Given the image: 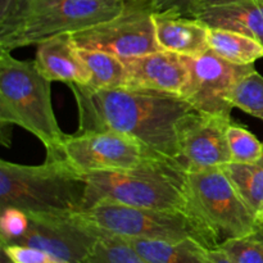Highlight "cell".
<instances>
[{"mask_svg":"<svg viewBox=\"0 0 263 263\" xmlns=\"http://www.w3.org/2000/svg\"><path fill=\"white\" fill-rule=\"evenodd\" d=\"M152 0H128L120 14L71 33L79 49H91L130 59L161 50L156 39Z\"/></svg>","mask_w":263,"mask_h":263,"instance_id":"cell-9","label":"cell"},{"mask_svg":"<svg viewBox=\"0 0 263 263\" xmlns=\"http://www.w3.org/2000/svg\"><path fill=\"white\" fill-rule=\"evenodd\" d=\"M154 27L161 50L187 57L200 55L210 50V27L197 18L171 12H156Z\"/></svg>","mask_w":263,"mask_h":263,"instance_id":"cell-15","label":"cell"},{"mask_svg":"<svg viewBox=\"0 0 263 263\" xmlns=\"http://www.w3.org/2000/svg\"><path fill=\"white\" fill-rule=\"evenodd\" d=\"M68 86L79 113L77 133L125 134L180 162L176 126L182 116L194 109L184 98L133 87L92 90L79 84Z\"/></svg>","mask_w":263,"mask_h":263,"instance_id":"cell-1","label":"cell"},{"mask_svg":"<svg viewBox=\"0 0 263 263\" xmlns=\"http://www.w3.org/2000/svg\"><path fill=\"white\" fill-rule=\"evenodd\" d=\"M231 162L251 163L263 156V143L258 140L244 125L231 121L226 130Z\"/></svg>","mask_w":263,"mask_h":263,"instance_id":"cell-23","label":"cell"},{"mask_svg":"<svg viewBox=\"0 0 263 263\" xmlns=\"http://www.w3.org/2000/svg\"><path fill=\"white\" fill-rule=\"evenodd\" d=\"M35 62L49 81L67 85L89 84L90 73L71 33H62L37 44Z\"/></svg>","mask_w":263,"mask_h":263,"instance_id":"cell-14","label":"cell"},{"mask_svg":"<svg viewBox=\"0 0 263 263\" xmlns=\"http://www.w3.org/2000/svg\"><path fill=\"white\" fill-rule=\"evenodd\" d=\"M86 192L81 211L98 203L135 208L189 212L186 168L179 161L159 157L130 170L85 175Z\"/></svg>","mask_w":263,"mask_h":263,"instance_id":"cell-2","label":"cell"},{"mask_svg":"<svg viewBox=\"0 0 263 263\" xmlns=\"http://www.w3.org/2000/svg\"><path fill=\"white\" fill-rule=\"evenodd\" d=\"M212 28L235 31L263 44V0H235L195 9L190 14Z\"/></svg>","mask_w":263,"mask_h":263,"instance_id":"cell-16","label":"cell"},{"mask_svg":"<svg viewBox=\"0 0 263 263\" xmlns=\"http://www.w3.org/2000/svg\"><path fill=\"white\" fill-rule=\"evenodd\" d=\"M230 2H235V0H194V2H193L192 13L194 12L195 9H200V8L211 7V5L225 4V3H230ZM192 13H190V14H192Z\"/></svg>","mask_w":263,"mask_h":263,"instance_id":"cell-30","label":"cell"},{"mask_svg":"<svg viewBox=\"0 0 263 263\" xmlns=\"http://www.w3.org/2000/svg\"><path fill=\"white\" fill-rule=\"evenodd\" d=\"M159 157L164 156L125 134L87 131L66 135L57 153L46 158L62 159L85 176L92 172L135 168Z\"/></svg>","mask_w":263,"mask_h":263,"instance_id":"cell-8","label":"cell"},{"mask_svg":"<svg viewBox=\"0 0 263 263\" xmlns=\"http://www.w3.org/2000/svg\"><path fill=\"white\" fill-rule=\"evenodd\" d=\"M128 0H31L10 27L0 32V49L12 51L46 39L73 33L120 14Z\"/></svg>","mask_w":263,"mask_h":263,"instance_id":"cell-6","label":"cell"},{"mask_svg":"<svg viewBox=\"0 0 263 263\" xmlns=\"http://www.w3.org/2000/svg\"><path fill=\"white\" fill-rule=\"evenodd\" d=\"M86 180L64 161L46 158L27 166L0 161V208L15 207L26 213L81 211Z\"/></svg>","mask_w":263,"mask_h":263,"instance_id":"cell-4","label":"cell"},{"mask_svg":"<svg viewBox=\"0 0 263 263\" xmlns=\"http://www.w3.org/2000/svg\"><path fill=\"white\" fill-rule=\"evenodd\" d=\"M156 12H171L181 15H190L194 0H152Z\"/></svg>","mask_w":263,"mask_h":263,"instance_id":"cell-28","label":"cell"},{"mask_svg":"<svg viewBox=\"0 0 263 263\" xmlns=\"http://www.w3.org/2000/svg\"><path fill=\"white\" fill-rule=\"evenodd\" d=\"M189 81L182 98L200 113L231 118V92L236 82L254 69V64L239 66L208 50L200 55H182Z\"/></svg>","mask_w":263,"mask_h":263,"instance_id":"cell-11","label":"cell"},{"mask_svg":"<svg viewBox=\"0 0 263 263\" xmlns=\"http://www.w3.org/2000/svg\"><path fill=\"white\" fill-rule=\"evenodd\" d=\"M2 249L9 263H58L46 252L25 244H3Z\"/></svg>","mask_w":263,"mask_h":263,"instance_id":"cell-26","label":"cell"},{"mask_svg":"<svg viewBox=\"0 0 263 263\" xmlns=\"http://www.w3.org/2000/svg\"><path fill=\"white\" fill-rule=\"evenodd\" d=\"M79 50L90 73L89 84L85 86L92 90L126 86L127 69L123 59L100 50H91V49H79Z\"/></svg>","mask_w":263,"mask_h":263,"instance_id":"cell-19","label":"cell"},{"mask_svg":"<svg viewBox=\"0 0 263 263\" xmlns=\"http://www.w3.org/2000/svg\"><path fill=\"white\" fill-rule=\"evenodd\" d=\"M82 263H149L126 239L104 235Z\"/></svg>","mask_w":263,"mask_h":263,"instance_id":"cell-21","label":"cell"},{"mask_svg":"<svg viewBox=\"0 0 263 263\" xmlns=\"http://www.w3.org/2000/svg\"><path fill=\"white\" fill-rule=\"evenodd\" d=\"M231 118L193 109L176 126L180 162L186 171L222 167L231 162L226 130Z\"/></svg>","mask_w":263,"mask_h":263,"instance_id":"cell-12","label":"cell"},{"mask_svg":"<svg viewBox=\"0 0 263 263\" xmlns=\"http://www.w3.org/2000/svg\"><path fill=\"white\" fill-rule=\"evenodd\" d=\"M222 168L239 195L258 218L263 210V156L251 163L229 162Z\"/></svg>","mask_w":263,"mask_h":263,"instance_id":"cell-20","label":"cell"},{"mask_svg":"<svg viewBox=\"0 0 263 263\" xmlns=\"http://www.w3.org/2000/svg\"><path fill=\"white\" fill-rule=\"evenodd\" d=\"M0 123L20 126L57 153L66 134L59 127L51 103V81L35 61H21L0 49Z\"/></svg>","mask_w":263,"mask_h":263,"instance_id":"cell-3","label":"cell"},{"mask_svg":"<svg viewBox=\"0 0 263 263\" xmlns=\"http://www.w3.org/2000/svg\"><path fill=\"white\" fill-rule=\"evenodd\" d=\"M127 81L125 87L181 97L189 81V71L182 55L158 50L125 59Z\"/></svg>","mask_w":263,"mask_h":263,"instance_id":"cell-13","label":"cell"},{"mask_svg":"<svg viewBox=\"0 0 263 263\" xmlns=\"http://www.w3.org/2000/svg\"><path fill=\"white\" fill-rule=\"evenodd\" d=\"M217 247L234 263H263V240L254 234L226 239Z\"/></svg>","mask_w":263,"mask_h":263,"instance_id":"cell-24","label":"cell"},{"mask_svg":"<svg viewBox=\"0 0 263 263\" xmlns=\"http://www.w3.org/2000/svg\"><path fill=\"white\" fill-rule=\"evenodd\" d=\"M234 108L263 121V76L256 68L244 74L231 92Z\"/></svg>","mask_w":263,"mask_h":263,"instance_id":"cell-22","label":"cell"},{"mask_svg":"<svg viewBox=\"0 0 263 263\" xmlns=\"http://www.w3.org/2000/svg\"><path fill=\"white\" fill-rule=\"evenodd\" d=\"M258 221L261 223H263V210L261 211V213H259V215H258Z\"/></svg>","mask_w":263,"mask_h":263,"instance_id":"cell-32","label":"cell"},{"mask_svg":"<svg viewBox=\"0 0 263 263\" xmlns=\"http://www.w3.org/2000/svg\"><path fill=\"white\" fill-rule=\"evenodd\" d=\"M189 212L211 229L218 241L253 235L259 226L222 167L186 171Z\"/></svg>","mask_w":263,"mask_h":263,"instance_id":"cell-7","label":"cell"},{"mask_svg":"<svg viewBox=\"0 0 263 263\" xmlns=\"http://www.w3.org/2000/svg\"><path fill=\"white\" fill-rule=\"evenodd\" d=\"M205 257H207L208 263H234L218 247L208 248L205 252Z\"/></svg>","mask_w":263,"mask_h":263,"instance_id":"cell-29","label":"cell"},{"mask_svg":"<svg viewBox=\"0 0 263 263\" xmlns=\"http://www.w3.org/2000/svg\"><path fill=\"white\" fill-rule=\"evenodd\" d=\"M30 218L27 213L15 207L2 208L0 217V241L3 244H12L22 238L28 230Z\"/></svg>","mask_w":263,"mask_h":263,"instance_id":"cell-25","label":"cell"},{"mask_svg":"<svg viewBox=\"0 0 263 263\" xmlns=\"http://www.w3.org/2000/svg\"><path fill=\"white\" fill-rule=\"evenodd\" d=\"M254 235H257L258 238H261L263 240V223L259 222V226H258V229H257L256 233H254Z\"/></svg>","mask_w":263,"mask_h":263,"instance_id":"cell-31","label":"cell"},{"mask_svg":"<svg viewBox=\"0 0 263 263\" xmlns=\"http://www.w3.org/2000/svg\"><path fill=\"white\" fill-rule=\"evenodd\" d=\"M79 215L85 222L104 235L166 241L193 239L207 248H216L220 244L211 229L187 211L98 203L87 210L79 211Z\"/></svg>","mask_w":263,"mask_h":263,"instance_id":"cell-5","label":"cell"},{"mask_svg":"<svg viewBox=\"0 0 263 263\" xmlns=\"http://www.w3.org/2000/svg\"><path fill=\"white\" fill-rule=\"evenodd\" d=\"M30 2L31 0H0V32L13 25Z\"/></svg>","mask_w":263,"mask_h":263,"instance_id":"cell-27","label":"cell"},{"mask_svg":"<svg viewBox=\"0 0 263 263\" xmlns=\"http://www.w3.org/2000/svg\"><path fill=\"white\" fill-rule=\"evenodd\" d=\"M126 240L149 263H208L205 257L208 248L193 239L166 241L131 238Z\"/></svg>","mask_w":263,"mask_h":263,"instance_id":"cell-17","label":"cell"},{"mask_svg":"<svg viewBox=\"0 0 263 263\" xmlns=\"http://www.w3.org/2000/svg\"><path fill=\"white\" fill-rule=\"evenodd\" d=\"M208 46L213 54L239 66L254 64L263 58L261 41L235 31L210 27Z\"/></svg>","mask_w":263,"mask_h":263,"instance_id":"cell-18","label":"cell"},{"mask_svg":"<svg viewBox=\"0 0 263 263\" xmlns=\"http://www.w3.org/2000/svg\"><path fill=\"white\" fill-rule=\"evenodd\" d=\"M30 226L12 244L35 247L58 263H82L104 234L85 222L76 212L27 213Z\"/></svg>","mask_w":263,"mask_h":263,"instance_id":"cell-10","label":"cell"}]
</instances>
